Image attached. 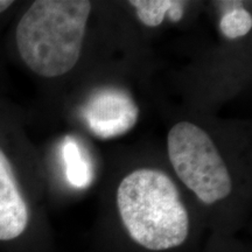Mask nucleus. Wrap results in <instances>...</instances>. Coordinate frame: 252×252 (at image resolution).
<instances>
[{
    "instance_id": "obj_1",
    "label": "nucleus",
    "mask_w": 252,
    "mask_h": 252,
    "mask_svg": "<svg viewBox=\"0 0 252 252\" xmlns=\"http://www.w3.org/2000/svg\"><path fill=\"white\" fill-rule=\"evenodd\" d=\"M91 2L88 0H36L21 17L15 32L25 64L39 76L67 74L80 60Z\"/></svg>"
},
{
    "instance_id": "obj_2",
    "label": "nucleus",
    "mask_w": 252,
    "mask_h": 252,
    "mask_svg": "<svg viewBox=\"0 0 252 252\" xmlns=\"http://www.w3.org/2000/svg\"><path fill=\"white\" fill-rule=\"evenodd\" d=\"M117 206L128 235L147 250H169L188 237V212L178 187L161 171L141 168L126 175L118 187Z\"/></svg>"
},
{
    "instance_id": "obj_3",
    "label": "nucleus",
    "mask_w": 252,
    "mask_h": 252,
    "mask_svg": "<svg viewBox=\"0 0 252 252\" xmlns=\"http://www.w3.org/2000/svg\"><path fill=\"white\" fill-rule=\"evenodd\" d=\"M168 157L176 175L206 204L229 196L232 189L228 167L212 138L189 122L175 124L167 137Z\"/></svg>"
},
{
    "instance_id": "obj_4",
    "label": "nucleus",
    "mask_w": 252,
    "mask_h": 252,
    "mask_svg": "<svg viewBox=\"0 0 252 252\" xmlns=\"http://www.w3.org/2000/svg\"><path fill=\"white\" fill-rule=\"evenodd\" d=\"M88 127L99 139H112L127 133L137 124L139 110L126 91L103 88L84 106Z\"/></svg>"
},
{
    "instance_id": "obj_5",
    "label": "nucleus",
    "mask_w": 252,
    "mask_h": 252,
    "mask_svg": "<svg viewBox=\"0 0 252 252\" xmlns=\"http://www.w3.org/2000/svg\"><path fill=\"white\" fill-rule=\"evenodd\" d=\"M28 208L11 162L0 150V241L20 236L28 224Z\"/></svg>"
},
{
    "instance_id": "obj_6",
    "label": "nucleus",
    "mask_w": 252,
    "mask_h": 252,
    "mask_svg": "<svg viewBox=\"0 0 252 252\" xmlns=\"http://www.w3.org/2000/svg\"><path fill=\"white\" fill-rule=\"evenodd\" d=\"M62 158L68 181L74 187H88L93 181V166L76 140L70 137L65 138L62 145Z\"/></svg>"
},
{
    "instance_id": "obj_7",
    "label": "nucleus",
    "mask_w": 252,
    "mask_h": 252,
    "mask_svg": "<svg viewBox=\"0 0 252 252\" xmlns=\"http://www.w3.org/2000/svg\"><path fill=\"white\" fill-rule=\"evenodd\" d=\"M130 4L137 11L139 20L147 27H158L162 24L173 0H132Z\"/></svg>"
},
{
    "instance_id": "obj_8",
    "label": "nucleus",
    "mask_w": 252,
    "mask_h": 252,
    "mask_svg": "<svg viewBox=\"0 0 252 252\" xmlns=\"http://www.w3.org/2000/svg\"><path fill=\"white\" fill-rule=\"evenodd\" d=\"M220 28L229 39H238L251 31L252 17L244 8H234L223 15L220 21Z\"/></svg>"
},
{
    "instance_id": "obj_9",
    "label": "nucleus",
    "mask_w": 252,
    "mask_h": 252,
    "mask_svg": "<svg viewBox=\"0 0 252 252\" xmlns=\"http://www.w3.org/2000/svg\"><path fill=\"white\" fill-rule=\"evenodd\" d=\"M185 7H186L185 1H180V0H173L172 7L169 8L168 12H167V15H168L169 20L173 21V23H179V21L184 18Z\"/></svg>"
},
{
    "instance_id": "obj_10",
    "label": "nucleus",
    "mask_w": 252,
    "mask_h": 252,
    "mask_svg": "<svg viewBox=\"0 0 252 252\" xmlns=\"http://www.w3.org/2000/svg\"><path fill=\"white\" fill-rule=\"evenodd\" d=\"M11 5H13L12 0H0V13L5 12Z\"/></svg>"
}]
</instances>
